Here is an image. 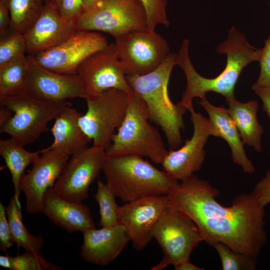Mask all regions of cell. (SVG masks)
Listing matches in <instances>:
<instances>
[{"instance_id": "26", "label": "cell", "mask_w": 270, "mask_h": 270, "mask_svg": "<svg viewBox=\"0 0 270 270\" xmlns=\"http://www.w3.org/2000/svg\"><path fill=\"white\" fill-rule=\"evenodd\" d=\"M28 72L29 60L26 54L0 66V97L24 90Z\"/></svg>"}, {"instance_id": "34", "label": "cell", "mask_w": 270, "mask_h": 270, "mask_svg": "<svg viewBox=\"0 0 270 270\" xmlns=\"http://www.w3.org/2000/svg\"><path fill=\"white\" fill-rule=\"evenodd\" d=\"M58 10L66 19L75 21L84 12L82 0H60Z\"/></svg>"}, {"instance_id": "22", "label": "cell", "mask_w": 270, "mask_h": 270, "mask_svg": "<svg viewBox=\"0 0 270 270\" xmlns=\"http://www.w3.org/2000/svg\"><path fill=\"white\" fill-rule=\"evenodd\" d=\"M81 115L72 106L64 109L50 129L54 142L48 147L49 149L70 156L88 146L90 140L79 124Z\"/></svg>"}, {"instance_id": "35", "label": "cell", "mask_w": 270, "mask_h": 270, "mask_svg": "<svg viewBox=\"0 0 270 270\" xmlns=\"http://www.w3.org/2000/svg\"><path fill=\"white\" fill-rule=\"evenodd\" d=\"M6 207L0 202V248L7 254V250L13 244Z\"/></svg>"}, {"instance_id": "37", "label": "cell", "mask_w": 270, "mask_h": 270, "mask_svg": "<svg viewBox=\"0 0 270 270\" xmlns=\"http://www.w3.org/2000/svg\"><path fill=\"white\" fill-rule=\"evenodd\" d=\"M10 27V18L6 0H0V36L8 33Z\"/></svg>"}, {"instance_id": "5", "label": "cell", "mask_w": 270, "mask_h": 270, "mask_svg": "<svg viewBox=\"0 0 270 270\" xmlns=\"http://www.w3.org/2000/svg\"><path fill=\"white\" fill-rule=\"evenodd\" d=\"M149 120L146 104L132 92L124 118L112 135L106 156H147L154 163L162 164L168 152L160 134Z\"/></svg>"}, {"instance_id": "25", "label": "cell", "mask_w": 270, "mask_h": 270, "mask_svg": "<svg viewBox=\"0 0 270 270\" xmlns=\"http://www.w3.org/2000/svg\"><path fill=\"white\" fill-rule=\"evenodd\" d=\"M6 210L12 242L22 247L25 251L40 252L44 245V240L40 236L32 235L25 227L19 200L12 196Z\"/></svg>"}, {"instance_id": "3", "label": "cell", "mask_w": 270, "mask_h": 270, "mask_svg": "<svg viewBox=\"0 0 270 270\" xmlns=\"http://www.w3.org/2000/svg\"><path fill=\"white\" fill-rule=\"evenodd\" d=\"M176 65V54L170 52L152 72L143 75H126L133 92L146 104L150 120L164 132L170 150H176L181 145L180 131L184 128L183 116L187 110L174 104L168 95V82Z\"/></svg>"}, {"instance_id": "7", "label": "cell", "mask_w": 270, "mask_h": 270, "mask_svg": "<svg viewBox=\"0 0 270 270\" xmlns=\"http://www.w3.org/2000/svg\"><path fill=\"white\" fill-rule=\"evenodd\" d=\"M152 234L163 250L164 257L152 270H162L190 260L192 251L204 241L194 222L184 212L169 205L155 224Z\"/></svg>"}, {"instance_id": "42", "label": "cell", "mask_w": 270, "mask_h": 270, "mask_svg": "<svg viewBox=\"0 0 270 270\" xmlns=\"http://www.w3.org/2000/svg\"><path fill=\"white\" fill-rule=\"evenodd\" d=\"M11 256L8 254L0 256V266L3 268L11 269Z\"/></svg>"}, {"instance_id": "15", "label": "cell", "mask_w": 270, "mask_h": 270, "mask_svg": "<svg viewBox=\"0 0 270 270\" xmlns=\"http://www.w3.org/2000/svg\"><path fill=\"white\" fill-rule=\"evenodd\" d=\"M69 159L70 156L54 150L48 148L42 149L30 170L24 174L20 183V190L25 196L28 213L41 212L46 192L53 188Z\"/></svg>"}, {"instance_id": "38", "label": "cell", "mask_w": 270, "mask_h": 270, "mask_svg": "<svg viewBox=\"0 0 270 270\" xmlns=\"http://www.w3.org/2000/svg\"><path fill=\"white\" fill-rule=\"evenodd\" d=\"M252 89L260 98L262 108L270 118V87H262L252 86Z\"/></svg>"}, {"instance_id": "33", "label": "cell", "mask_w": 270, "mask_h": 270, "mask_svg": "<svg viewBox=\"0 0 270 270\" xmlns=\"http://www.w3.org/2000/svg\"><path fill=\"white\" fill-rule=\"evenodd\" d=\"M258 62L260 73L257 81L253 86L270 87V35L265 40L264 47L260 49Z\"/></svg>"}, {"instance_id": "9", "label": "cell", "mask_w": 270, "mask_h": 270, "mask_svg": "<svg viewBox=\"0 0 270 270\" xmlns=\"http://www.w3.org/2000/svg\"><path fill=\"white\" fill-rule=\"evenodd\" d=\"M130 94L110 88L85 99L87 110L81 115L79 124L93 145L106 148L116 128L122 124L128 109Z\"/></svg>"}, {"instance_id": "23", "label": "cell", "mask_w": 270, "mask_h": 270, "mask_svg": "<svg viewBox=\"0 0 270 270\" xmlns=\"http://www.w3.org/2000/svg\"><path fill=\"white\" fill-rule=\"evenodd\" d=\"M228 112L233 120L244 144L252 146L260 152L262 151V126L258 120V103L256 100L247 102H240L236 98L226 100Z\"/></svg>"}, {"instance_id": "18", "label": "cell", "mask_w": 270, "mask_h": 270, "mask_svg": "<svg viewBox=\"0 0 270 270\" xmlns=\"http://www.w3.org/2000/svg\"><path fill=\"white\" fill-rule=\"evenodd\" d=\"M76 30L74 21L44 4L40 14L24 33L28 55L36 56L60 44Z\"/></svg>"}, {"instance_id": "8", "label": "cell", "mask_w": 270, "mask_h": 270, "mask_svg": "<svg viewBox=\"0 0 270 270\" xmlns=\"http://www.w3.org/2000/svg\"><path fill=\"white\" fill-rule=\"evenodd\" d=\"M76 30L100 31L114 38L148 29L144 8L139 0H104L84 12L74 21Z\"/></svg>"}, {"instance_id": "43", "label": "cell", "mask_w": 270, "mask_h": 270, "mask_svg": "<svg viewBox=\"0 0 270 270\" xmlns=\"http://www.w3.org/2000/svg\"><path fill=\"white\" fill-rule=\"evenodd\" d=\"M60 0H44L46 4L58 10Z\"/></svg>"}, {"instance_id": "14", "label": "cell", "mask_w": 270, "mask_h": 270, "mask_svg": "<svg viewBox=\"0 0 270 270\" xmlns=\"http://www.w3.org/2000/svg\"><path fill=\"white\" fill-rule=\"evenodd\" d=\"M193 134L178 149L170 150L162 163L164 170L182 181L200 170L205 158L204 146L213 130L208 119L194 110L190 111Z\"/></svg>"}, {"instance_id": "29", "label": "cell", "mask_w": 270, "mask_h": 270, "mask_svg": "<svg viewBox=\"0 0 270 270\" xmlns=\"http://www.w3.org/2000/svg\"><path fill=\"white\" fill-rule=\"evenodd\" d=\"M222 262L223 270H255L256 258L237 252L221 242L213 243Z\"/></svg>"}, {"instance_id": "28", "label": "cell", "mask_w": 270, "mask_h": 270, "mask_svg": "<svg viewBox=\"0 0 270 270\" xmlns=\"http://www.w3.org/2000/svg\"><path fill=\"white\" fill-rule=\"evenodd\" d=\"M116 197L113 190L106 183L100 180L98 181L94 198L100 207V226H110L118 222V216L120 206L117 204Z\"/></svg>"}, {"instance_id": "41", "label": "cell", "mask_w": 270, "mask_h": 270, "mask_svg": "<svg viewBox=\"0 0 270 270\" xmlns=\"http://www.w3.org/2000/svg\"><path fill=\"white\" fill-rule=\"evenodd\" d=\"M104 0H82V6L84 12L91 10L96 8Z\"/></svg>"}, {"instance_id": "1", "label": "cell", "mask_w": 270, "mask_h": 270, "mask_svg": "<svg viewBox=\"0 0 270 270\" xmlns=\"http://www.w3.org/2000/svg\"><path fill=\"white\" fill-rule=\"evenodd\" d=\"M220 191L194 174L166 195L170 206L187 214L204 240L221 242L233 250L256 258L266 241L264 206L252 193L242 194L226 207L215 198Z\"/></svg>"}, {"instance_id": "32", "label": "cell", "mask_w": 270, "mask_h": 270, "mask_svg": "<svg viewBox=\"0 0 270 270\" xmlns=\"http://www.w3.org/2000/svg\"><path fill=\"white\" fill-rule=\"evenodd\" d=\"M142 4L146 15L148 30L155 31L158 24L168 27L166 6L167 0H139Z\"/></svg>"}, {"instance_id": "11", "label": "cell", "mask_w": 270, "mask_h": 270, "mask_svg": "<svg viewBox=\"0 0 270 270\" xmlns=\"http://www.w3.org/2000/svg\"><path fill=\"white\" fill-rule=\"evenodd\" d=\"M108 44L106 38L97 32L76 30L57 46L32 56L37 64L50 70L76 74L88 56Z\"/></svg>"}, {"instance_id": "31", "label": "cell", "mask_w": 270, "mask_h": 270, "mask_svg": "<svg viewBox=\"0 0 270 270\" xmlns=\"http://www.w3.org/2000/svg\"><path fill=\"white\" fill-rule=\"evenodd\" d=\"M10 270H60L62 268L44 260L40 252L25 251L11 256Z\"/></svg>"}, {"instance_id": "36", "label": "cell", "mask_w": 270, "mask_h": 270, "mask_svg": "<svg viewBox=\"0 0 270 270\" xmlns=\"http://www.w3.org/2000/svg\"><path fill=\"white\" fill-rule=\"evenodd\" d=\"M252 194L259 202L264 207L270 203V170L256 184Z\"/></svg>"}, {"instance_id": "20", "label": "cell", "mask_w": 270, "mask_h": 270, "mask_svg": "<svg viewBox=\"0 0 270 270\" xmlns=\"http://www.w3.org/2000/svg\"><path fill=\"white\" fill-rule=\"evenodd\" d=\"M41 212L68 232L83 233L96 228L90 210L86 205L60 196L52 188H48L44 196Z\"/></svg>"}, {"instance_id": "27", "label": "cell", "mask_w": 270, "mask_h": 270, "mask_svg": "<svg viewBox=\"0 0 270 270\" xmlns=\"http://www.w3.org/2000/svg\"><path fill=\"white\" fill-rule=\"evenodd\" d=\"M10 18V28L24 34L36 19L44 0H6Z\"/></svg>"}, {"instance_id": "40", "label": "cell", "mask_w": 270, "mask_h": 270, "mask_svg": "<svg viewBox=\"0 0 270 270\" xmlns=\"http://www.w3.org/2000/svg\"><path fill=\"white\" fill-rule=\"evenodd\" d=\"M174 269L176 270H203L204 268L198 267L192 263L190 260L183 262L178 264L175 266Z\"/></svg>"}, {"instance_id": "13", "label": "cell", "mask_w": 270, "mask_h": 270, "mask_svg": "<svg viewBox=\"0 0 270 270\" xmlns=\"http://www.w3.org/2000/svg\"><path fill=\"white\" fill-rule=\"evenodd\" d=\"M106 150L92 145L73 154L52 188L60 196L82 202L88 197V188L102 170Z\"/></svg>"}, {"instance_id": "24", "label": "cell", "mask_w": 270, "mask_h": 270, "mask_svg": "<svg viewBox=\"0 0 270 270\" xmlns=\"http://www.w3.org/2000/svg\"><path fill=\"white\" fill-rule=\"evenodd\" d=\"M17 140L10 138L0 140V154L10 171L14 187V196L19 200L20 192V183L26 168L32 164L42 152V149L36 152H29Z\"/></svg>"}, {"instance_id": "17", "label": "cell", "mask_w": 270, "mask_h": 270, "mask_svg": "<svg viewBox=\"0 0 270 270\" xmlns=\"http://www.w3.org/2000/svg\"><path fill=\"white\" fill-rule=\"evenodd\" d=\"M29 72L24 91L31 96L48 102H62L82 98L86 94L79 76L64 74L50 70L37 64L32 56L28 55Z\"/></svg>"}, {"instance_id": "4", "label": "cell", "mask_w": 270, "mask_h": 270, "mask_svg": "<svg viewBox=\"0 0 270 270\" xmlns=\"http://www.w3.org/2000/svg\"><path fill=\"white\" fill-rule=\"evenodd\" d=\"M102 170L116 196L127 202L168 195L180 184L168 173L138 156H106Z\"/></svg>"}, {"instance_id": "16", "label": "cell", "mask_w": 270, "mask_h": 270, "mask_svg": "<svg viewBox=\"0 0 270 270\" xmlns=\"http://www.w3.org/2000/svg\"><path fill=\"white\" fill-rule=\"evenodd\" d=\"M168 206L166 195L152 196L119 206L118 222L125 227L134 248L140 250L153 238V228Z\"/></svg>"}, {"instance_id": "10", "label": "cell", "mask_w": 270, "mask_h": 270, "mask_svg": "<svg viewBox=\"0 0 270 270\" xmlns=\"http://www.w3.org/2000/svg\"><path fill=\"white\" fill-rule=\"evenodd\" d=\"M126 75H143L160 66L170 52L167 42L156 31L133 32L114 38Z\"/></svg>"}, {"instance_id": "39", "label": "cell", "mask_w": 270, "mask_h": 270, "mask_svg": "<svg viewBox=\"0 0 270 270\" xmlns=\"http://www.w3.org/2000/svg\"><path fill=\"white\" fill-rule=\"evenodd\" d=\"M12 116L13 112L12 110L5 106L0 105V127L6 124L10 119Z\"/></svg>"}, {"instance_id": "21", "label": "cell", "mask_w": 270, "mask_h": 270, "mask_svg": "<svg viewBox=\"0 0 270 270\" xmlns=\"http://www.w3.org/2000/svg\"><path fill=\"white\" fill-rule=\"evenodd\" d=\"M198 104L208 114L213 136L224 138L228 144L233 162L240 166L244 172L253 173L254 168L246 154L244 144L227 109L212 105L206 97L201 98Z\"/></svg>"}, {"instance_id": "2", "label": "cell", "mask_w": 270, "mask_h": 270, "mask_svg": "<svg viewBox=\"0 0 270 270\" xmlns=\"http://www.w3.org/2000/svg\"><path fill=\"white\" fill-rule=\"evenodd\" d=\"M188 45V40H184L176 54V62L184 70L186 80V90L178 104L190 112L194 110V98L206 97L208 92L220 94L226 100L235 98L234 90L241 72L250 62L259 60L260 49L250 45L244 36L232 26L228 38L216 49L217 52L226 54V67L216 78H208L194 68L190 58Z\"/></svg>"}, {"instance_id": "12", "label": "cell", "mask_w": 270, "mask_h": 270, "mask_svg": "<svg viewBox=\"0 0 270 270\" xmlns=\"http://www.w3.org/2000/svg\"><path fill=\"white\" fill-rule=\"evenodd\" d=\"M77 74L88 98L110 88L120 90L129 94L133 92L114 43L88 56L79 66Z\"/></svg>"}, {"instance_id": "30", "label": "cell", "mask_w": 270, "mask_h": 270, "mask_svg": "<svg viewBox=\"0 0 270 270\" xmlns=\"http://www.w3.org/2000/svg\"><path fill=\"white\" fill-rule=\"evenodd\" d=\"M27 52L26 40L24 34L14 30L11 34L0 36V66L12 60L24 55Z\"/></svg>"}, {"instance_id": "19", "label": "cell", "mask_w": 270, "mask_h": 270, "mask_svg": "<svg viewBox=\"0 0 270 270\" xmlns=\"http://www.w3.org/2000/svg\"><path fill=\"white\" fill-rule=\"evenodd\" d=\"M82 234V258L100 266L113 262L130 240L125 227L119 222L110 226L91 229Z\"/></svg>"}, {"instance_id": "6", "label": "cell", "mask_w": 270, "mask_h": 270, "mask_svg": "<svg viewBox=\"0 0 270 270\" xmlns=\"http://www.w3.org/2000/svg\"><path fill=\"white\" fill-rule=\"evenodd\" d=\"M0 104L7 106L13 116L0 127V133L8 134L24 146L30 144L48 130L54 120L69 106L68 100L48 102L37 98L23 90L0 97Z\"/></svg>"}]
</instances>
